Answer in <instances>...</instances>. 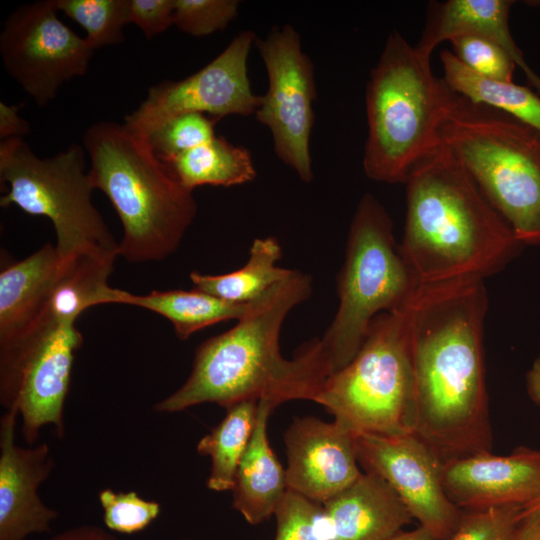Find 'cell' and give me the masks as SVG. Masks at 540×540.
Listing matches in <instances>:
<instances>
[{
	"label": "cell",
	"instance_id": "cell-11",
	"mask_svg": "<svg viewBox=\"0 0 540 540\" xmlns=\"http://www.w3.org/2000/svg\"><path fill=\"white\" fill-rule=\"evenodd\" d=\"M256 45L268 75L255 117L272 133L277 157L303 182L313 179L310 136L316 99L314 66L290 25L273 27Z\"/></svg>",
	"mask_w": 540,
	"mask_h": 540
},
{
	"label": "cell",
	"instance_id": "cell-39",
	"mask_svg": "<svg viewBox=\"0 0 540 540\" xmlns=\"http://www.w3.org/2000/svg\"><path fill=\"white\" fill-rule=\"evenodd\" d=\"M526 390L530 399L540 405V354L526 374Z\"/></svg>",
	"mask_w": 540,
	"mask_h": 540
},
{
	"label": "cell",
	"instance_id": "cell-7",
	"mask_svg": "<svg viewBox=\"0 0 540 540\" xmlns=\"http://www.w3.org/2000/svg\"><path fill=\"white\" fill-rule=\"evenodd\" d=\"M421 286L404 305L375 317L355 357L324 381L313 400L356 435L415 431L411 331Z\"/></svg>",
	"mask_w": 540,
	"mask_h": 540
},
{
	"label": "cell",
	"instance_id": "cell-33",
	"mask_svg": "<svg viewBox=\"0 0 540 540\" xmlns=\"http://www.w3.org/2000/svg\"><path fill=\"white\" fill-rule=\"evenodd\" d=\"M236 0H174V25L196 37L223 30L237 16Z\"/></svg>",
	"mask_w": 540,
	"mask_h": 540
},
{
	"label": "cell",
	"instance_id": "cell-22",
	"mask_svg": "<svg viewBox=\"0 0 540 540\" xmlns=\"http://www.w3.org/2000/svg\"><path fill=\"white\" fill-rule=\"evenodd\" d=\"M117 257L96 252L61 257L40 321L76 323L91 307L118 304L121 289L108 283Z\"/></svg>",
	"mask_w": 540,
	"mask_h": 540
},
{
	"label": "cell",
	"instance_id": "cell-19",
	"mask_svg": "<svg viewBox=\"0 0 540 540\" xmlns=\"http://www.w3.org/2000/svg\"><path fill=\"white\" fill-rule=\"evenodd\" d=\"M512 0H447L428 5L425 25L416 45L431 57L443 41L461 34H474L501 46L524 72L528 83L540 93V76L527 64L509 28Z\"/></svg>",
	"mask_w": 540,
	"mask_h": 540
},
{
	"label": "cell",
	"instance_id": "cell-25",
	"mask_svg": "<svg viewBox=\"0 0 540 540\" xmlns=\"http://www.w3.org/2000/svg\"><path fill=\"white\" fill-rule=\"evenodd\" d=\"M442 79L459 95L496 108L540 134V95L526 86L484 78L463 65L450 50L440 53Z\"/></svg>",
	"mask_w": 540,
	"mask_h": 540
},
{
	"label": "cell",
	"instance_id": "cell-4",
	"mask_svg": "<svg viewBox=\"0 0 540 540\" xmlns=\"http://www.w3.org/2000/svg\"><path fill=\"white\" fill-rule=\"evenodd\" d=\"M93 189L111 202L123 235L119 256L131 263L162 261L173 254L193 222L197 204L149 138L125 124L100 121L83 134Z\"/></svg>",
	"mask_w": 540,
	"mask_h": 540
},
{
	"label": "cell",
	"instance_id": "cell-1",
	"mask_svg": "<svg viewBox=\"0 0 540 540\" xmlns=\"http://www.w3.org/2000/svg\"><path fill=\"white\" fill-rule=\"evenodd\" d=\"M487 310L484 280L421 287L411 331L414 433L443 463L492 450L483 347Z\"/></svg>",
	"mask_w": 540,
	"mask_h": 540
},
{
	"label": "cell",
	"instance_id": "cell-14",
	"mask_svg": "<svg viewBox=\"0 0 540 540\" xmlns=\"http://www.w3.org/2000/svg\"><path fill=\"white\" fill-rule=\"evenodd\" d=\"M359 466L376 474L394 491L412 519L437 540H449L462 518L442 482L443 462L415 433L355 437Z\"/></svg>",
	"mask_w": 540,
	"mask_h": 540
},
{
	"label": "cell",
	"instance_id": "cell-42",
	"mask_svg": "<svg viewBox=\"0 0 540 540\" xmlns=\"http://www.w3.org/2000/svg\"><path fill=\"white\" fill-rule=\"evenodd\" d=\"M530 3H534V6H540V1H529Z\"/></svg>",
	"mask_w": 540,
	"mask_h": 540
},
{
	"label": "cell",
	"instance_id": "cell-3",
	"mask_svg": "<svg viewBox=\"0 0 540 540\" xmlns=\"http://www.w3.org/2000/svg\"><path fill=\"white\" fill-rule=\"evenodd\" d=\"M400 252L420 285L484 280L523 244L441 143L410 171Z\"/></svg>",
	"mask_w": 540,
	"mask_h": 540
},
{
	"label": "cell",
	"instance_id": "cell-2",
	"mask_svg": "<svg viewBox=\"0 0 540 540\" xmlns=\"http://www.w3.org/2000/svg\"><path fill=\"white\" fill-rule=\"evenodd\" d=\"M311 277L293 270L231 329L204 341L183 385L154 405L174 413L202 403L225 409L241 401L314 400L332 370L320 339L304 344L292 359L281 355L279 336L288 313L307 300Z\"/></svg>",
	"mask_w": 540,
	"mask_h": 540
},
{
	"label": "cell",
	"instance_id": "cell-37",
	"mask_svg": "<svg viewBox=\"0 0 540 540\" xmlns=\"http://www.w3.org/2000/svg\"><path fill=\"white\" fill-rule=\"evenodd\" d=\"M44 540H118L113 534L96 525H80L64 530Z\"/></svg>",
	"mask_w": 540,
	"mask_h": 540
},
{
	"label": "cell",
	"instance_id": "cell-12",
	"mask_svg": "<svg viewBox=\"0 0 540 540\" xmlns=\"http://www.w3.org/2000/svg\"><path fill=\"white\" fill-rule=\"evenodd\" d=\"M57 11L56 0L24 4L0 35L4 68L39 106L53 100L64 82L85 75L94 52Z\"/></svg>",
	"mask_w": 540,
	"mask_h": 540
},
{
	"label": "cell",
	"instance_id": "cell-34",
	"mask_svg": "<svg viewBox=\"0 0 540 540\" xmlns=\"http://www.w3.org/2000/svg\"><path fill=\"white\" fill-rule=\"evenodd\" d=\"M519 506L462 510L461 522L449 540H512L521 522Z\"/></svg>",
	"mask_w": 540,
	"mask_h": 540
},
{
	"label": "cell",
	"instance_id": "cell-8",
	"mask_svg": "<svg viewBox=\"0 0 540 540\" xmlns=\"http://www.w3.org/2000/svg\"><path fill=\"white\" fill-rule=\"evenodd\" d=\"M420 286L395 242L385 208L372 194L363 195L338 276L337 312L320 339L332 374L355 357L375 317L404 305Z\"/></svg>",
	"mask_w": 540,
	"mask_h": 540
},
{
	"label": "cell",
	"instance_id": "cell-32",
	"mask_svg": "<svg viewBox=\"0 0 540 540\" xmlns=\"http://www.w3.org/2000/svg\"><path fill=\"white\" fill-rule=\"evenodd\" d=\"M107 529L120 534H134L146 529L160 514L156 501L145 500L135 491L115 492L103 489L98 495Z\"/></svg>",
	"mask_w": 540,
	"mask_h": 540
},
{
	"label": "cell",
	"instance_id": "cell-43",
	"mask_svg": "<svg viewBox=\"0 0 540 540\" xmlns=\"http://www.w3.org/2000/svg\"><path fill=\"white\" fill-rule=\"evenodd\" d=\"M181 540H187V539H181Z\"/></svg>",
	"mask_w": 540,
	"mask_h": 540
},
{
	"label": "cell",
	"instance_id": "cell-5",
	"mask_svg": "<svg viewBox=\"0 0 540 540\" xmlns=\"http://www.w3.org/2000/svg\"><path fill=\"white\" fill-rule=\"evenodd\" d=\"M439 137L516 238L540 244V134L449 88Z\"/></svg>",
	"mask_w": 540,
	"mask_h": 540
},
{
	"label": "cell",
	"instance_id": "cell-16",
	"mask_svg": "<svg viewBox=\"0 0 540 540\" xmlns=\"http://www.w3.org/2000/svg\"><path fill=\"white\" fill-rule=\"evenodd\" d=\"M448 498L461 510L523 507L540 496V449L482 452L443 463Z\"/></svg>",
	"mask_w": 540,
	"mask_h": 540
},
{
	"label": "cell",
	"instance_id": "cell-20",
	"mask_svg": "<svg viewBox=\"0 0 540 540\" xmlns=\"http://www.w3.org/2000/svg\"><path fill=\"white\" fill-rule=\"evenodd\" d=\"M61 256L47 243L0 272V346L11 344L40 322Z\"/></svg>",
	"mask_w": 540,
	"mask_h": 540
},
{
	"label": "cell",
	"instance_id": "cell-9",
	"mask_svg": "<svg viewBox=\"0 0 540 540\" xmlns=\"http://www.w3.org/2000/svg\"><path fill=\"white\" fill-rule=\"evenodd\" d=\"M0 180L8 184L0 205H16L27 214L48 218L61 257L82 252L119 256V242L91 201L84 147L71 144L42 159L23 138L1 140Z\"/></svg>",
	"mask_w": 540,
	"mask_h": 540
},
{
	"label": "cell",
	"instance_id": "cell-38",
	"mask_svg": "<svg viewBox=\"0 0 540 540\" xmlns=\"http://www.w3.org/2000/svg\"><path fill=\"white\" fill-rule=\"evenodd\" d=\"M512 540H540V514L523 518Z\"/></svg>",
	"mask_w": 540,
	"mask_h": 540
},
{
	"label": "cell",
	"instance_id": "cell-31",
	"mask_svg": "<svg viewBox=\"0 0 540 540\" xmlns=\"http://www.w3.org/2000/svg\"><path fill=\"white\" fill-rule=\"evenodd\" d=\"M449 41L453 54L474 73L494 81H513L517 65L494 41L474 34L457 35Z\"/></svg>",
	"mask_w": 540,
	"mask_h": 540
},
{
	"label": "cell",
	"instance_id": "cell-35",
	"mask_svg": "<svg viewBox=\"0 0 540 540\" xmlns=\"http://www.w3.org/2000/svg\"><path fill=\"white\" fill-rule=\"evenodd\" d=\"M129 23L153 38L174 24V0H129Z\"/></svg>",
	"mask_w": 540,
	"mask_h": 540
},
{
	"label": "cell",
	"instance_id": "cell-41",
	"mask_svg": "<svg viewBox=\"0 0 540 540\" xmlns=\"http://www.w3.org/2000/svg\"><path fill=\"white\" fill-rule=\"evenodd\" d=\"M540 514V496L529 504L525 505L521 509V518H525L531 515Z\"/></svg>",
	"mask_w": 540,
	"mask_h": 540
},
{
	"label": "cell",
	"instance_id": "cell-36",
	"mask_svg": "<svg viewBox=\"0 0 540 540\" xmlns=\"http://www.w3.org/2000/svg\"><path fill=\"white\" fill-rule=\"evenodd\" d=\"M18 106L0 102V138H23L30 132L29 123L18 115Z\"/></svg>",
	"mask_w": 540,
	"mask_h": 540
},
{
	"label": "cell",
	"instance_id": "cell-28",
	"mask_svg": "<svg viewBox=\"0 0 540 540\" xmlns=\"http://www.w3.org/2000/svg\"><path fill=\"white\" fill-rule=\"evenodd\" d=\"M56 6L86 31L85 39L93 50L123 41L129 0H56Z\"/></svg>",
	"mask_w": 540,
	"mask_h": 540
},
{
	"label": "cell",
	"instance_id": "cell-15",
	"mask_svg": "<svg viewBox=\"0 0 540 540\" xmlns=\"http://www.w3.org/2000/svg\"><path fill=\"white\" fill-rule=\"evenodd\" d=\"M356 434L334 420L296 417L284 434L288 490L323 504L361 474Z\"/></svg>",
	"mask_w": 540,
	"mask_h": 540
},
{
	"label": "cell",
	"instance_id": "cell-23",
	"mask_svg": "<svg viewBox=\"0 0 540 540\" xmlns=\"http://www.w3.org/2000/svg\"><path fill=\"white\" fill-rule=\"evenodd\" d=\"M259 300L236 303L196 289L154 290L142 295L120 290L118 304L143 308L165 317L172 323L176 336L183 341L219 322L241 319Z\"/></svg>",
	"mask_w": 540,
	"mask_h": 540
},
{
	"label": "cell",
	"instance_id": "cell-40",
	"mask_svg": "<svg viewBox=\"0 0 540 540\" xmlns=\"http://www.w3.org/2000/svg\"><path fill=\"white\" fill-rule=\"evenodd\" d=\"M387 540H437V539L425 528L418 526L417 528L413 530H409V531L403 530Z\"/></svg>",
	"mask_w": 540,
	"mask_h": 540
},
{
	"label": "cell",
	"instance_id": "cell-27",
	"mask_svg": "<svg viewBox=\"0 0 540 540\" xmlns=\"http://www.w3.org/2000/svg\"><path fill=\"white\" fill-rule=\"evenodd\" d=\"M258 402L246 400L226 408V415L197 444V452L211 460L207 487L216 492L232 490L241 458L250 441Z\"/></svg>",
	"mask_w": 540,
	"mask_h": 540
},
{
	"label": "cell",
	"instance_id": "cell-30",
	"mask_svg": "<svg viewBox=\"0 0 540 540\" xmlns=\"http://www.w3.org/2000/svg\"><path fill=\"white\" fill-rule=\"evenodd\" d=\"M274 540H329L322 504L287 490L277 506Z\"/></svg>",
	"mask_w": 540,
	"mask_h": 540
},
{
	"label": "cell",
	"instance_id": "cell-13",
	"mask_svg": "<svg viewBox=\"0 0 540 540\" xmlns=\"http://www.w3.org/2000/svg\"><path fill=\"white\" fill-rule=\"evenodd\" d=\"M255 33L244 30L196 73L180 81L150 87L147 97L124 124L149 138L170 119L186 113H203L220 120L229 115L255 114L260 96L253 93L247 60Z\"/></svg>",
	"mask_w": 540,
	"mask_h": 540
},
{
	"label": "cell",
	"instance_id": "cell-21",
	"mask_svg": "<svg viewBox=\"0 0 540 540\" xmlns=\"http://www.w3.org/2000/svg\"><path fill=\"white\" fill-rule=\"evenodd\" d=\"M276 406L258 401L256 421L248 446L235 475L232 506L251 525L272 516L288 490L286 471L273 452L267 436V424Z\"/></svg>",
	"mask_w": 540,
	"mask_h": 540
},
{
	"label": "cell",
	"instance_id": "cell-6",
	"mask_svg": "<svg viewBox=\"0 0 540 540\" xmlns=\"http://www.w3.org/2000/svg\"><path fill=\"white\" fill-rule=\"evenodd\" d=\"M448 90L433 74L431 57L397 31L388 36L365 91L368 135L362 164L369 179L405 183L412 168L441 143Z\"/></svg>",
	"mask_w": 540,
	"mask_h": 540
},
{
	"label": "cell",
	"instance_id": "cell-18",
	"mask_svg": "<svg viewBox=\"0 0 540 540\" xmlns=\"http://www.w3.org/2000/svg\"><path fill=\"white\" fill-rule=\"evenodd\" d=\"M322 507L329 540H387L412 521L389 485L369 472Z\"/></svg>",
	"mask_w": 540,
	"mask_h": 540
},
{
	"label": "cell",
	"instance_id": "cell-10",
	"mask_svg": "<svg viewBox=\"0 0 540 540\" xmlns=\"http://www.w3.org/2000/svg\"><path fill=\"white\" fill-rule=\"evenodd\" d=\"M82 343L76 323L44 321L21 339L0 346V403L20 415L21 433L29 445L47 425L63 438L64 404Z\"/></svg>",
	"mask_w": 540,
	"mask_h": 540
},
{
	"label": "cell",
	"instance_id": "cell-17",
	"mask_svg": "<svg viewBox=\"0 0 540 540\" xmlns=\"http://www.w3.org/2000/svg\"><path fill=\"white\" fill-rule=\"evenodd\" d=\"M18 413L6 411L0 419V540H25L47 533L59 513L40 498L38 488L52 472L50 447L15 443Z\"/></svg>",
	"mask_w": 540,
	"mask_h": 540
},
{
	"label": "cell",
	"instance_id": "cell-29",
	"mask_svg": "<svg viewBox=\"0 0 540 540\" xmlns=\"http://www.w3.org/2000/svg\"><path fill=\"white\" fill-rule=\"evenodd\" d=\"M218 121L203 113L181 114L158 128L149 141L156 155L163 162H168L214 139Z\"/></svg>",
	"mask_w": 540,
	"mask_h": 540
},
{
	"label": "cell",
	"instance_id": "cell-24",
	"mask_svg": "<svg viewBox=\"0 0 540 540\" xmlns=\"http://www.w3.org/2000/svg\"><path fill=\"white\" fill-rule=\"evenodd\" d=\"M281 257L282 249L276 238H256L243 267L219 275L193 271L189 277L193 289L231 302L250 303L290 276L293 269L277 266Z\"/></svg>",
	"mask_w": 540,
	"mask_h": 540
},
{
	"label": "cell",
	"instance_id": "cell-26",
	"mask_svg": "<svg viewBox=\"0 0 540 540\" xmlns=\"http://www.w3.org/2000/svg\"><path fill=\"white\" fill-rule=\"evenodd\" d=\"M165 163L179 182L191 191L203 185H240L256 177L248 149L236 146L221 136Z\"/></svg>",
	"mask_w": 540,
	"mask_h": 540
}]
</instances>
